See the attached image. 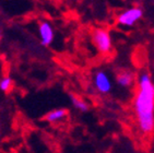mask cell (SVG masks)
Wrapping results in <instances>:
<instances>
[{"instance_id": "ba28073f", "label": "cell", "mask_w": 154, "mask_h": 153, "mask_svg": "<svg viewBox=\"0 0 154 153\" xmlns=\"http://www.w3.org/2000/svg\"><path fill=\"white\" fill-rule=\"evenodd\" d=\"M70 101H71L72 106H73L75 109H78L79 112H81V113L89 112V109H90L89 103H88L85 100L81 98L80 96H77V95H74V94H70Z\"/></svg>"}, {"instance_id": "5b68a950", "label": "cell", "mask_w": 154, "mask_h": 153, "mask_svg": "<svg viewBox=\"0 0 154 153\" xmlns=\"http://www.w3.org/2000/svg\"><path fill=\"white\" fill-rule=\"evenodd\" d=\"M38 34L41 38V43L44 46H48L54 42L55 38V31L51 24L47 21H42L38 25Z\"/></svg>"}, {"instance_id": "7a4b0ae2", "label": "cell", "mask_w": 154, "mask_h": 153, "mask_svg": "<svg viewBox=\"0 0 154 153\" xmlns=\"http://www.w3.org/2000/svg\"><path fill=\"white\" fill-rule=\"evenodd\" d=\"M92 42L95 48L102 54L109 53L113 47V38L108 30L104 27H97L93 30Z\"/></svg>"}, {"instance_id": "52a82bcc", "label": "cell", "mask_w": 154, "mask_h": 153, "mask_svg": "<svg viewBox=\"0 0 154 153\" xmlns=\"http://www.w3.org/2000/svg\"><path fill=\"white\" fill-rule=\"evenodd\" d=\"M68 115V111L66 108H57L51 111L46 116H45V120H47L48 123L51 124H56L58 121L63 120Z\"/></svg>"}, {"instance_id": "9c48e42d", "label": "cell", "mask_w": 154, "mask_h": 153, "mask_svg": "<svg viewBox=\"0 0 154 153\" xmlns=\"http://www.w3.org/2000/svg\"><path fill=\"white\" fill-rule=\"evenodd\" d=\"M12 84H13V81L9 76H3L2 79L0 80V90L2 92H8L11 89Z\"/></svg>"}, {"instance_id": "3957f363", "label": "cell", "mask_w": 154, "mask_h": 153, "mask_svg": "<svg viewBox=\"0 0 154 153\" xmlns=\"http://www.w3.org/2000/svg\"><path fill=\"white\" fill-rule=\"evenodd\" d=\"M143 9L139 6L130 7L117 15L116 22L124 27H132L143 17Z\"/></svg>"}, {"instance_id": "30bf717a", "label": "cell", "mask_w": 154, "mask_h": 153, "mask_svg": "<svg viewBox=\"0 0 154 153\" xmlns=\"http://www.w3.org/2000/svg\"><path fill=\"white\" fill-rule=\"evenodd\" d=\"M0 39H1V31H0Z\"/></svg>"}, {"instance_id": "6da1fadb", "label": "cell", "mask_w": 154, "mask_h": 153, "mask_svg": "<svg viewBox=\"0 0 154 153\" xmlns=\"http://www.w3.org/2000/svg\"><path fill=\"white\" fill-rule=\"evenodd\" d=\"M134 109L138 128L143 135L154 130V83L149 72L140 73L134 100Z\"/></svg>"}, {"instance_id": "277c9868", "label": "cell", "mask_w": 154, "mask_h": 153, "mask_svg": "<svg viewBox=\"0 0 154 153\" xmlns=\"http://www.w3.org/2000/svg\"><path fill=\"white\" fill-rule=\"evenodd\" d=\"M93 86L100 94H108L113 90V81L105 70H97L93 74Z\"/></svg>"}, {"instance_id": "8992f818", "label": "cell", "mask_w": 154, "mask_h": 153, "mask_svg": "<svg viewBox=\"0 0 154 153\" xmlns=\"http://www.w3.org/2000/svg\"><path fill=\"white\" fill-rule=\"evenodd\" d=\"M115 81L118 86H120L122 89H128L134 84V74L129 70L119 71L118 73L116 74Z\"/></svg>"}]
</instances>
